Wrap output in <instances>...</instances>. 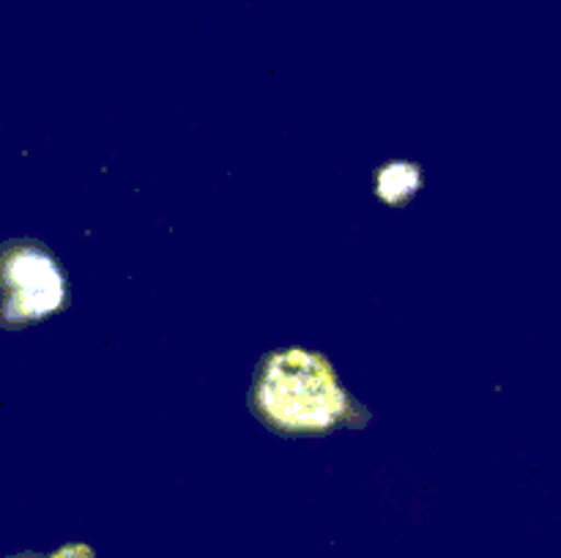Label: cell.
I'll use <instances>...</instances> for the list:
<instances>
[{
  "label": "cell",
  "instance_id": "cell-1",
  "mask_svg": "<svg viewBox=\"0 0 561 558\" xmlns=\"http://www.w3.org/2000/svg\"><path fill=\"white\" fill-rule=\"evenodd\" d=\"M247 408L279 438H323L362 430L373 421L321 350L290 345L261 356L252 372Z\"/></svg>",
  "mask_w": 561,
  "mask_h": 558
},
{
  "label": "cell",
  "instance_id": "cell-2",
  "mask_svg": "<svg viewBox=\"0 0 561 558\" xmlns=\"http://www.w3.org/2000/svg\"><path fill=\"white\" fill-rule=\"evenodd\" d=\"M69 304V274L44 241L11 239L0 246V328L33 326Z\"/></svg>",
  "mask_w": 561,
  "mask_h": 558
},
{
  "label": "cell",
  "instance_id": "cell-3",
  "mask_svg": "<svg viewBox=\"0 0 561 558\" xmlns=\"http://www.w3.org/2000/svg\"><path fill=\"white\" fill-rule=\"evenodd\" d=\"M422 186V167L416 162H387L376 173V195L387 206H405Z\"/></svg>",
  "mask_w": 561,
  "mask_h": 558
},
{
  "label": "cell",
  "instance_id": "cell-4",
  "mask_svg": "<svg viewBox=\"0 0 561 558\" xmlns=\"http://www.w3.org/2000/svg\"><path fill=\"white\" fill-rule=\"evenodd\" d=\"M22 558H33V556H22Z\"/></svg>",
  "mask_w": 561,
  "mask_h": 558
}]
</instances>
